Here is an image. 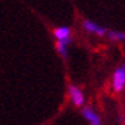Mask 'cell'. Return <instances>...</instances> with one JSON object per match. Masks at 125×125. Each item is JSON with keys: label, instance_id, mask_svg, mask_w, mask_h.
<instances>
[{"label": "cell", "instance_id": "6da1fadb", "mask_svg": "<svg viewBox=\"0 0 125 125\" xmlns=\"http://www.w3.org/2000/svg\"><path fill=\"white\" fill-rule=\"evenodd\" d=\"M111 87L115 93H121L125 89V65L114 70L111 77Z\"/></svg>", "mask_w": 125, "mask_h": 125}, {"label": "cell", "instance_id": "7a4b0ae2", "mask_svg": "<svg viewBox=\"0 0 125 125\" xmlns=\"http://www.w3.org/2000/svg\"><path fill=\"white\" fill-rule=\"evenodd\" d=\"M68 93H69V98H70V101H72V104H73L74 107L83 108L86 98H84V93L82 91V89L77 87V86H74V84H69Z\"/></svg>", "mask_w": 125, "mask_h": 125}, {"label": "cell", "instance_id": "3957f363", "mask_svg": "<svg viewBox=\"0 0 125 125\" xmlns=\"http://www.w3.org/2000/svg\"><path fill=\"white\" fill-rule=\"evenodd\" d=\"M83 28L87 31V32H90V34H94L97 37H105L108 34V30L104 27V25H100V24L94 23V21H91V20H83Z\"/></svg>", "mask_w": 125, "mask_h": 125}, {"label": "cell", "instance_id": "277c9868", "mask_svg": "<svg viewBox=\"0 0 125 125\" xmlns=\"http://www.w3.org/2000/svg\"><path fill=\"white\" fill-rule=\"evenodd\" d=\"M82 115H83V118H84L90 125H101V117H100L91 107H83L82 108Z\"/></svg>", "mask_w": 125, "mask_h": 125}, {"label": "cell", "instance_id": "5b68a950", "mask_svg": "<svg viewBox=\"0 0 125 125\" xmlns=\"http://www.w3.org/2000/svg\"><path fill=\"white\" fill-rule=\"evenodd\" d=\"M70 27L68 25H61L53 30V37L56 38V41H65L70 38Z\"/></svg>", "mask_w": 125, "mask_h": 125}, {"label": "cell", "instance_id": "8992f818", "mask_svg": "<svg viewBox=\"0 0 125 125\" xmlns=\"http://www.w3.org/2000/svg\"><path fill=\"white\" fill-rule=\"evenodd\" d=\"M70 38L69 40H65V41H56V51H58V53L61 55L62 58H68V46H69V44H70Z\"/></svg>", "mask_w": 125, "mask_h": 125}, {"label": "cell", "instance_id": "52a82bcc", "mask_svg": "<svg viewBox=\"0 0 125 125\" xmlns=\"http://www.w3.org/2000/svg\"><path fill=\"white\" fill-rule=\"evenodd\" d=\"M108 40L110 41H114V42H121V41H125V32H122V31H115V30H113V31H108Z\"/></svg>", "mask_w": 125, "mask_h": 125}, {"label": "cell", "instance_id": "ba28073f", "mask_svg": "<svg viewBox=\"0 0 125 125\" xmlns=\"http://www.w3.org/2000/svg\"><path fill=\"white\" fill-rule=\"evenodd\" d=\"M124 125H125V124H124Z\"/></svg>", "mask_w": 125, "mask_h": 125}]
</instances>
